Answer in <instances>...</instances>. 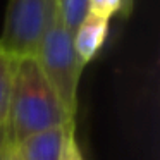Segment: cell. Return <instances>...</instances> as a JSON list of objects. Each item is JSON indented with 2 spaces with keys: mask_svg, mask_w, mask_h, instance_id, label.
I'll list each match as a JSON object with an SVG mask.
<instances>
[{
  "mask_svg": "<svg viewBox=\"0 0 160 160\" xmlns=\"http://www.w3.org/2000/svg\"><path fill=\"white\" fill-rule=\"evenodd\" d=\"M74 122L76 115L62 105L38 60L35 57H18L9 117L4 129L7 141L18 145L31 134Z\"/></svg>",
  "mask_w": 160,
  "mask_h": 160,
  "instance_id": "obj_1",
  "label": "cell"
},
{
  "mask_svg": "<svg viewBox=\"0 0 160 160\" xmlns=\"http://www.w3.org/2000/svg\"><path fill=\"white\" fill-rule=\"evenodd\" d=\"M57 19V0H9L0 45L14 57H36Z\"/></svg>",
  "mask_w": 160,
  "mask_h": 160,
  "instance_id": "obj_2",
  "label": "cell"
},
{
  "mask_svg": "<svg viewBox=\"0 0 160 160\" xmlns=\"http://www.w3.org/2000/svg\"><path fill=\"white\" fill-rule=\"evenodd\" d=\"M35 59L67 112L76 115L78 88L84 64L74 50L72 35L62 26L59 18L47 33Z\"/></svg>",
  "mask_w": 160,
  "mask_h": 160,
  "instance_id": "obj_3",
  "label": "cell"
},
{
  "mask_svg": "<svg viewBox=\"0 0 160 160\" xmlns=\"http://www.w3.org/2000/svg\"><path fill=\"white\" fill-rule=\"evenodd\" d=\"M76 126H62V128H53L47 129V131L36 132L28 138H24L22 141H19L16 146L21 160H59L60 152H62V145L66 139L69 129H72Z\"/></svg>",
  "mask_w": 160,
  "mask_h": 160,
  "instance_id": "obj_4",
  "label": "cell"
},
{
  "mask_svg": "<svg viewBox=\"0 0 160 160\" xmlns=\"http://www.w3.org/2000/svg\"><path fill=\"white\" fill-rule=\"evenodd\" d=\"M108 19L88 14L72 33V45L79 60L86 66L98 55L108 35Z\"/></svg>",
  "mask_w": 160,
  "mask_h": 160,
  "instance_id": "obj_5",
  "label": "cell"
},
{
  "mask_svg": "<svg viewBox=\"0 0 160 160\" xmlns=\"http://www.w3.org/2000/svg\"><path fill=\"white\" fill-rule=\"evenodd\" d=\"M16 62H18V57L9 53L0 45V129H5V124H7Z\"/></svg>",
  "mask_w": 160,
  "mask_h": 160,
  "instance_id": "obj_6",
  "label": "cell"
},
{
  "mask_svg": "<svg viewBox=\"0 0 160 160\" xmlns=\"http://www.w3.org/2000/svg\"><path fill=\"white\" fill-rule=\"evenodd\" d=\"M90 11V0H57V18L72 35Z\"/></svg>",
  "mask_w": 160,
  "mask_h": 160,
  "instance_id": "obj_7",
  "label": "cell"
},
{
  "mask_svg": "<svg viewBox=\"0 0 160 160\" xmlns=\"http://www.w3.org/2000/svg\"><path fill=\"white\" fill-rule=\"evenodd\" d=\"M88 14H93L110 21V18L115 14L124 16V4H122V0H90Z\"/></svg>",
  "mask_w": 160,
  "mask_h": 160,
  "instance_id": "obj_8",
  "label": "cell"
},
{
  "mask_svg": "<svg viewBox=\"0 0 160 160\" xmlns=\"http://www.w3.org/2000/svg\"><path fill=\"white\" fill-rule=\"evenodd\" d=\"M59 160H84L83 152L79 148V143L76 139V126L72 129H69V132H67Z\"/></svg>",
  "mask_w": 160,
  "mask_h": 160,
  "instance_id": "obj_9",
  "label": "cell"
},
{
  "mask_svg": "<svg viewBox=\"0 0 160 160\" xmlns=\"http://www.w3.org/2000/svg\"><path fill=\"white\" fill-rule=\"evenodd\" d=\"M4 160H21L16 146L12 143H9L7 138L4 139Z\"/></svg>",
  "mask_w": 160,
  "mask_h": 160,
  "instance_id": "obj_10",
  "label": "cell"
},
{
  "mask_svg": "<svg viewBox=\"0 0 160 160\" xmlns=\"http://www.w3.org/2000/svg\"><path fill=\"white\" fill-rule=\"evenodd\" d=\"M122 4H124V16L131 14L132 5H134V0H122Z\"/></svg>",
  "mask_w": 160,
  "mask_h": 160,
  "instance_id": "obj_11",
  "label": "cell"
},
{
  "mask_svg": "<svg viewBox=\"0 0 160 160\" xmlns=\"http://www.w3.org/2000/svg\"><path fill=\"white\" fill-rule=\"evenodd\" d=\"M4 139H5V131L0 129V160H4Z\"/></svg>",
  "mask_w": 160,
  "mask_h": 160,
  "instance_id": "obj_12",
  "label": "cell"
}]
</instances>
